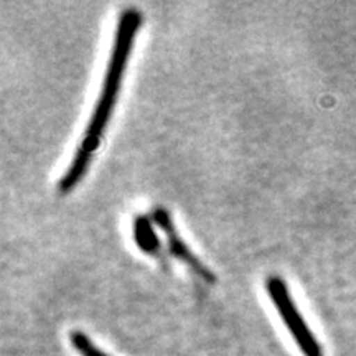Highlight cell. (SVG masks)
Listing matches in <instances>:
<instances>
[{
    "label": "cell",
    "instance_id": "4",
    "mask_svg": "<svg viewBox=\"0 0 356 356\" xmlns=\"http://www.w3.org/2000/svg\"><path fill=\"white\" fill-rule=\"evenodd\" d=\"M134 241L142 251L154 257H162V244L154 229V221L145 215H137L132 222Z\"/></svg>",
    "mask_w": 356,
    "mask_h": 356
},
{
    "label": "cell",
    "instance_id": "3",
    "mask_svg": "<svg viewBox=\"0 0 356 356\" xmlns=\"http://www.w3.org/2000/svg\"><path fill=\"white\" fill-rule=\"evenodd\" d=\"M152 221H154V225H157L159 228L163 231V234H165L168 254L173 256L180 262H184V264L188 267L191 273L197 274L200 279L204 280V282H208V284L216 282V277H215V274H213V270L208 269V267L193 254V251L188 248V244H186L184 239L180 238L175 225H173L170 213H168L165 208L155 207L152 210Z\"/></svg>",
    "mask_w": 356,
    "mask_h": 356
},
{
    "label": "cell",
    "instance_id": "5",
    "mask_svg": "<svg viewBox=\"0 0 356 356\" xmlns=\"http://www.w3.org/2000/svg\"><path fill=\"white\" fill-rule=\"evenodd\" d=\"M70 340H71V345H73V348L76 350L81 356H109L102 353V351L79 330L71 333Z\"/></svg>",
    "mask_w": 356,
    "mask_h": 356
},
{
    "label": "cell",
    "instance_id": "1",
    "mask_svg": "<svg viewBox=\"0 0 356 356\" xmlns=\"http://www.w3.org/2000/svg\"><path fill=\"white\" fill-rule=\"evenodd\" d=\"M140 24L142 13L136 7L124 8L121 15H119L114 32L113 50H111L108 70L104 73V81H102L99 97L96 101V108L92 111L91 119H89L86 131H84L83 139L79 142L70 167L66 168L63 177L58 181V191L61 195L70 193L71 190L76 188V185L86 175L92 155H95L97 147H99L102 134H104L111 113L114 109L118 92L121 89L122 74L126 71V63L129 55H131L134 40H136V35L139 32Z\"/></svg>",
    "mask_w": 356,
    "mask_h": 356
},
{
    "label": "cell",
    "instance_id": "2",
    "mask_svg": "<svg viewBox=\"0 0 356 356\" xmlns=\"http://www.w3.org/2000/svg\"><path fill=\"white\" fill-rule=\"evenodd\" d=\"M266 291L280 314L282 322L286 323L287 330L291 332L296 343L299 345L302 353L305 356H323L322 348H320L318 341L315 340L310 327L300 315V312L297 310L296 304H293L286 282L279 275H269L266 280Z\"/></svg>",
    "mask_w": 356,
    "mask_h": 356
}]
</instances>
